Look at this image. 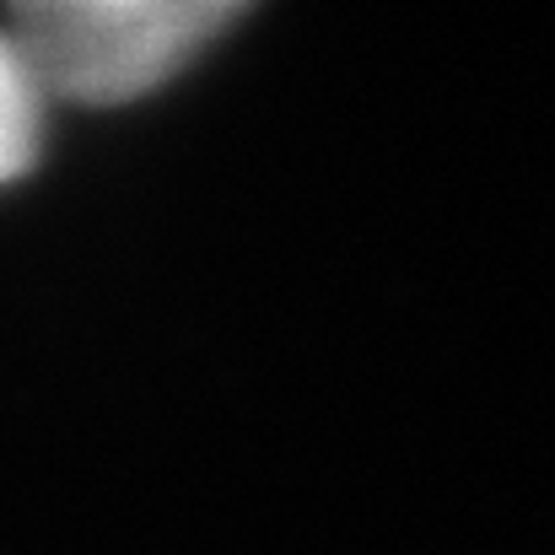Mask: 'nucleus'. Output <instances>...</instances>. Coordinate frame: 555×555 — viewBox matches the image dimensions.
<instances>
[{
    "label": "nucleus",
    "mask_w": 555,
    "mask_h": 555,
    "mask_svg": "<svg viewBox=\"0 0 555 555\" xmlns=\"http://www.w3.org/2000/svg\"><path fill=\"white\" fill-rule=\"evenodd\" d=\"M243 11L237 0H33L11 11V43L43 98L119 108L173 81Z\"/></svg>",
    "instance_id": "nucleus-1"
},
{
    "label": "nucleus",
    "mask_w": 555,
    "mask_h": 555,
    "mask_svg": "<svg viewBox=\"0 0 555 555\" xmlns=\"http://www.w3.org/2000/svg\"><path fill=\"white\" fill-rule=\"evenodd\" d=\"M43 141V87L33 81L11 33H0V184L22 179L38 163Z\"/></svg>",
    "instance_id": "nucleus-2"
}]
</instances>
